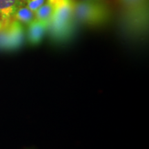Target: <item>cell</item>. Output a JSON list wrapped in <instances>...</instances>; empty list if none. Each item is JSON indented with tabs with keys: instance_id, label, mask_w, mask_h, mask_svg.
Masks as SVG:
<instances>
[{
	"instance_id": "5",
	"label": "cell",
	"mask_w": 149,
	"mask_h": 149,
	"mask_svg": "<svg viewBox=\"0 0 149 149\" xmlns=\"http://www.w3.org/2000/svg\"><path fill=\"white\" fill-rule=\"evenodd\" d=\"M48 24L44 23L35 19L28 25L27 40L31 45L36 46L40 44L48 31Z\"/></svg>"
},
{
	"instance_id": "12",
	"label": "cell",
	"mask_w": 149,
	"mask_h": 149,
	"mask_svg": "<svg viewBox=\"0 0 149 149\" xmlns=\"http://www.w3.org/2000/svg\"><path fill=\"white\" fill-rule=\"evenodd\" d=\"M18 1H19L22 4H25V2L26 1V0H18Z\"/></svg>"
},
{
	"instance_id": "11",
	"label": "cell",
	"mask_w": 149,
	"mask_h": 149,
	"mask_svg": "<svg viewBox=\"0 0 149 149\" xmlns=\"http://www.w3.org/2000/svg\"><path fill=\"white\" fill-rule=\"evenodd\" d=\"M5 24H6V22H4V20L3 19L2 17L0 15V30L3 29V27L4 26Z\"/></svg>"
},
{
	"instance_id": "7",
	"label": "cell",
	"mask_w": 149,
	"mask_h": 149,
	"mask_svg": "<svg viewBox=\"0 0 149 149\" xmlns=\"http://www.w3.org/2000/svg\"><path fill=\"white\" fill-rule=\"evenodd\" d=\"M13 18L23 26H28L35 19V13L30 10L26 6L22 4L16 10Z\"/></svg>"
},
{
	"instance_id": "6",
	"label": "cell",
	"mask_w": 149,
	"mask_h": 149,
	"mask_svg": "<svg viewBox=\"0 0 149 149\" xmlns=\"http://www.w3.org/2000/svg\"><path fill=\"white\" fill-rule=\"evenodd\" d=\"M21 5L18 0H0V15L6 24L13 19L16 10Z\"/></svg>"
},
{
	"instance_id": "1",
	"label": "cell",
	"mask_w": 149,
	"mask_h": 149,
	"mask_svg": "<svg viewBox=\"0 0 149 149\" xmlns=\"http://www.w3.org/2000/svg\"><path fill=\"white\" fill-rule=\"evenodd\" d=\"M53 7V13L48 31L51 38L57 42L68 40L74 31V0H46Z\"/></svg>"
},
{
	"instance_id": "10",
	"label": "cell",
	"mask_w": 149,
	"mask_h": 149,
	"mask_svg": "<svg viewBox=\"0 0 149 149\" xmlns=\"http://www.w3.org/2000/svg\"><path fill=\"white\" fill-rule=\"evenodd\" d=\"M46 0H26L25 5L33 12H35L37 9L44 4Z\"/></svg>"
},
{
	"instance_id": "2",
	"label": "cell",
	"mask_w": 149,
	"mask_h": 149,
	"mask_svg": "<svg viewBox=\"0 0 149 149\" xmlns=\"http://www.w3.org/2000/svg\"><path fill=\"white\" fill-rule=\"evenodd\" d=\"M73 12L76 22L91 26L107 23L111 16L109 6L96 0H74Z\"/></svg>"
},
{
	"instance_id": "9",
	"label": "cell",
	"mask_w": 149,
	"mask_h": 149,
	"mask_svg": "<svg viewBox=\"0 0 149 149\" xmlns=\"http://www.w3.org/2000/svg\"><path fill=\"white\" fill-rule=\"evenodd\" d=\"M122 7L131 8L148 6V0H117Z\"/></svg>"
},
{
	"instance_id": "13",
	"label": "cell",
	"mask_w": 149,
	"mask_h": 149,
	"mask_svg": "<svg viewBox=\"0 0 149 149\" xmlns=\"http://www.w3.org/2000/svg\"><path fill=\"white\" fill-rule=\"evenodd\" d=\"M96 1H101V0H96Z\"/></svg>"
},
{
	"instance_id": "3",
	"label": "cell",
	"mask_w": 149,
	"mask_h": 149,
	"mask_svg": "<svg viewBox=\"0 0 149 149\" xmlns=\"http://www.w3.org/2000/svg\"><path fill=\"white\" fill-rule=\"evenodd\" d=\"M121 22L130 34L140 35L146 31L148 23V6L126 8L121 11Z\"/></svg>"
},
{
	"instance_id": "4",
	"label": "cell",
	"mask_w": 149,
	"mask_h": 149,
	"mask_svg": "<svg viewBox=\"0 0 149 149\" xmlns=\"http://www.w3.org/2000/svg\"><path fill=\"white\" fill-rule=\"evenodd\" d=\"M24 26L13 18L0 30V51H14L23 44Z\"/></svg>"
},
{
	"instance_id": "8",
	"label": "cell",
	"mask_w": 149,
	"mask_h": 149,
	"mask_svg": "<svg viewBox=\"0 0 149 149\" xmlns=\"http://www.w3.org/2000/svg\"><path fill=\"white\" fill-rule=\"evenodd\" d=\"M53 7L47 1H46L35 12V19L45 24H49L52 15H53Z\"/></svg>"
}]
</instances>
